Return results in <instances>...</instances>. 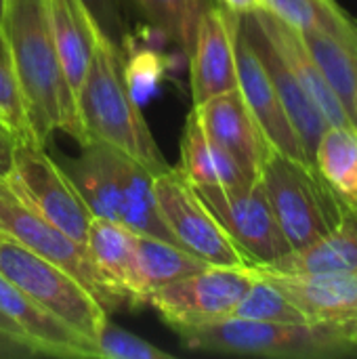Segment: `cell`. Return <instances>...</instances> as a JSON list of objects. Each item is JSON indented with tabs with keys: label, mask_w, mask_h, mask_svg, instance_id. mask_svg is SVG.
Segmentation results:
<instances>
[{
	"label": "cell",
	"mask_w": 357,
	"mask_h": 359,
	"mask_svg": "<svg viewBox=\"0 0 357 359\" xmlns=\"http://www.w3.org/2000/svg\"><path fill=\"white\" fill-rule=\"evenodd\" d=\"M42 351L23 337L0 332V359H27L40 358Z\"/></svg>",
	"instance_id": "cell-32"
},
{
	"label": "cell",
	"mask_w": 357,
	"mask_h": 359,
	"mask_svg": "<svg viewBox=\"0 0 357 359\" xmlns=\"http://www.w3.org/2000/svg\"><path fill=\"white\" fill-rule=\"evenodd\" d=\"M0 311L46 355L99 359L95 345L34 303L21 288L0 273Z\"/></svg>",
	"instance_id": "cell-17"
},
{
	"label": "cell",
	"mask_w": 357,
	"mask_h": 359,
	"mask_svg": "<svg viewBox=\"0 0 357 359\" xmlns=\"http://www.w3.org/2000/svg\"><path fill=\"white\" fill-rule=\"evenodd\" d=\"M255 271V269H252ZM255 282L238 303L231 316L261 322H282V324H311L309 318L267 278L255 271Z\"/></svg>",
	"instance_id": "cell-28"
},
{
	"label": "cell",
	"mask_w": 357,
	"mask_h": 359,
	"mask_svg": "<svg viewBox=\"0 0 357 359\" xmlns=\"http://www.w3.org/2000/svg\"><path fill=\"white\" fill-rule=\"evenodd\" d=\"M99 359H175L173 353L105 320L95 339Z\"/></svg>",
	"instance_id": "cell-30"
},
{
	"label": "cell",
	"mask_w": 357,
	"mask_h": 359,
	"mask_svg": "<svg viewBox=\"0 0 357 359\" xmlns=\"http://www.w3.org/2000/svg\"><path fill=\"white\" fill-rule=\"evenodd\" d=\"M290 276H322L357 271V204L345 215L339 227L318 242L290 250L271 265H257Z\"/></svg>",
	"instance_id": "cell-21"
},
{
	"label": "cell",
	"mask_w": 357,
	"mask_h": 359,
	"mask_svg": "<svg viewBox=\"0 0 357 359\" xmlns=\"http://www.w3.org/2000/svg\"><path fill=\"white\" fill-rule=\"evenodd\" d=\"M84 246L90 252L95 265L128 297L130 309L147 305L137 248V231L116 221L95 217L90 221Z\"/></svg>",
	"instance_id": "cell-18"
},
{
	"label": "cell",
	"mask_w": 357,
	"mask_h": 359,
	"mask_svg": "<svg viewBox=\"0 0 357 359\" xmlns=\"http://www.w3.org/2000/svg\"><path fill=\"white\" fill-rule=\"evenodd\" d=\"M250 267L276 284L311 324L335 326L357 341V271L290 276L257 265Z\"/></svg>",
	"instance_id": "cell-14"
},
{
	"label": "cell",
	"mask_w": 357,
	"mask_h": 359,
	"mask_svg": "<svg viewBox=\"0 0 357 359\" xmlns=\"http://www.w3.org/2000/svg\"><path fill=\"white\" fill-rule=\"evenodd\" d=\"M0 332H8V334H15V337H23V339H27V337H25V334H23V332H21V330H19V328H17L8 318L2 313V311H0ZM27 341H29V339H27ZM29 343H32V341H29ZM42 355H44V353H42Z\"/></svg>",
	"instance_id": "cell-35"
},
{
	"label": "cell",
	"mask_w": 357,
	"mask_h": 359,
	"mask_svg": "<svg viewBox=\"0 0 357 359\" xmlns=\"http://www.w3.org/2000/svg\"><path fill=\"white\" fill-rule=\"evenodd\" d=\"M191 351L274 359H337L357 355V341L335 326L282 324L227 316L177 332Z\"/></svg>",
	"instance_id": "cell-4"
},
{
	"label": "cell",
	"mask_w": 357,
	"mask_h": 359,
	"mask_svg": "<svg viewBox=\"0 0 357 359\" xmlns=\"http://www.w3.org/2000/svg\"><path fill=\"white\" fill-rule=\"evenodd\" d=\"M236 67H238V90L242 93L248 109L261 124L274 149L288 158L311 164L282 107V101L274 88V82L263 61L259 59L255 46L246 38L242 25H238V34H236Z\"/></svg>",
	"instance_id": "cell-15"
},
{
	"label": "cell",
	"mask_w": 357,
	"mask_h": 359,
	"mask_svg": "<svg viewBox=\"0 0 357 359\" xmlns=\"http://www.w3.org/2000/svg\"><path fill=\"white\" fill-rule=\"evenodd\" d=\"M137 248L147 299L154 290L208 267L206 261L198 259L189 250L154 236L137 233Z\"/></svg>",
	"instance_id": "cell-25"
},
{
	"label": "cell",
	"mask_w": 357,
	"mask_h": 359,
	"mask_svg": "<svg viewBox=\"0 0 357 359\" xmlns=\"http://www.w3.org/2000/svg\"><path fill=\"white\" fill-rule=\"evenodd\" d=\"M76 101L86 141L118 147L154 175L170 166L130 93L120 42L103 27L97 32L90 65Z\"/></svg>",
	"instance_id": "cell-2"
},
{
	"label": "cell",
	"mask_w": 357,
	"mask_h": 359,
	"mask_svg": "<svg viewBox=\"0 0 357 359\" xmlns=\"http://www.w3.org/2000/svg\"><path fill=\"white\" fill-rule=\"evenodd\" d=\"M255 278L250 265H208L194 276L154 290L147 305H151L175 332L204 326L231 316Z\"/></svg>",
	"instance_id": "cell-11"
},
{
	"label": "cell",
	"mask_w": 357,
	"mask_h": 359,
	"mask_svg": "<svg viewBox=\"0 0 357 359\" xmlns=\"http://www.w3.org/2000/svg\"><path fill=\"white\" fill-rule=\"evenodd\" d=\"M90 13L99 21V25L120 42L124 36V19H122V2L120 0H86Z\"/></svg>",
	"instance_id": "cell-31"
},
{
	"label": "cell",
	"mask_w": 357,
	"mask_h": 359,
	"mask_svg": "<svg viewBox=\"0 0 357 359\" xmlns=\"http://www.w3.org/2000/svg\"><path fill=\"white\" fill-rule=\"evenodd\" d=\"M57 162L76 185L93 217L109 219L137 233L177 244L156 206L154 172L133 156L101 141H86L80 156Z\"/></svg>",
	"instance_id": "cell-3"
},
{
	"label": "cell",
	"mask_w": 357,
	"mask_h": 359,
	"mask_svg": "<svg viewBox=\"0 0 357 359\" xmlns=\"http://www.w3.org/2000/svg\"><path fill=\"white\" fill-rule=\"evenodd\" d=\"M356 126H357V88H356Z\"/></svg>",
	"instance_id": "cell-37"
},
{
	"label": "cell",
	"mask_w": 357,
	"mask_h": 359,
	"mask_svg": "<svg viewBox=\"0 0 357 359\" xmlns=\"http://www.w3.org/2000/svg\"><path fill=\"white\" fill-rule=\"evenodd\" d=\"M219 4H223L236 15H246L263 8V0H219Z\"/></svg>",
	"instance_id": "cell-34"
},
{
	"label": "cell",
	"mask_w": 357,
	"mask_h": 359,
	"mask_svg": "<svg viewBox=\"0 0 357 359\" xmlns=\"http://www.w3.org/2000/svg\"><path fill=\"white\" fill-rule=\"evenodd\" d=\"M2 27L8 38L34 141L46 147L50 135L63 130L82 145L86 137L78 101L57 57L44 0H6Z\"/></svg>",
	"instance_id": "cell-1"
},
{
	"label": "cell",
	"mask_w": 357,
	"mask_h": 359,
	"mask_svg": "<svg viewBox=\"0 0 357 359\" xmlns=\"http://www.w3.org/2000/svg\"><path fill=\"white\" fill-rule=\"evenodd\" d=\"M309 55L318 63L322 76L339 97L341 105L356 124L357 88V48L345 40L322 29H299Z\"/></svg>",
	"instance_id": "cell-23"
},
{
	"label": "cell",
	"mask_w": 357,
	"mask_h": 359,
	"mask_svg": "<svg viewBox=\"0 0 357 359\" xmlns=\"http://www.w3.org/2000/svg\"><path fill=\"white\" fill-rule=\"evenodd\" d=\"M177 168L196 187L246 185L257 181L248 177L244 168L204 133L196 109H191L185 118V126L181 135V158Z\"/></svg>",
	"instance_id": "cell-22"
},
{
	"label": "cell",
	"mask_w": 357,
	"mask_h": 359,
	"mask_svg": "<svg viewBox=\"0 0 357 359\" xmlns=\"http://www.w3.org/2000/svg\"><path fill=\"white\" fill-rule=\"evenodd\" d=\"M240 15L223 4H208L189 53V84L194 105L238 88L236 34Z\"/></svg>",
	"instance_id": "cell-12"
},
{
	"label": "cell",
	"mask_w": 357,
	"mask_h": 359,
	"mask_svg": "<svg viewBox=\"0 0 357 359\" xmlns=\"http://www.w3.org/2000/svg\"><path fill=\"white\" fill-rule=\"evenodd\" d=\"M154 196L166 229L181 248L189 250L208 265H248L246 257L229 240L200 198L196 185H191L177 166H168L166 170L154 175Z\"/></svg>",
	"instance_id": "cell-9"
},
{
	"label": "cell",
	"mask_w": 357,
	"mask_h": 359,
	"mask_svg": "<svg viewBox=\"0 0 357 359\" xmlns=\"http://www.w3.org/2000/svg\"><path fill=\"white\" fill-rule=\"evenodd\" d=\"M204 133L225 149L248 177L259 179L263 164L276 151L238 88L194 105Z\"/></svg>",
	"instance_id": "cell-13"
},
{
	"label": "cell",
	"mask_w": 357,
	"mask_h": 359,
	"mask_svg": "<svg viewBox=\"0 0 357 359\" xmlns=\"http://www.w3.org/2000/svg\"><path fill=\"white\" fill-rule=\"evenodd\" d=\"M240 25H242L246 38L250 40V44L255 46L259 59L263 61V65L274 82V88L282 101V107L303 145V151H305L307 160L314 164V154H316L318 141L330 124L326 122V118L322 116L318 105L311 101V97L303 88V84L297 80V76L290 72V67L284 63V59L271 44V40L265 36V32L252 17V13L240 15Z\"/></svg>",
	"instance_id": "cell-16"
},
{
	"label": "cell",
	"mask_w": 357,
	"mask_h": 359,
	"mask_svg": "<svg viewBox=\"0 0 357 359\" xmlns=\"http://www.w3.org/2000/svg\"><path fill=\"white\" fill-rule=\"evenodd\" d=\"M196 189L248 265H271L292 250L261 179L246 185H198Z\"/></svg>",
	"instance_id": "cell-10"
},
{
	"label": "cell",
	"mask_w": 357,
	"mask_h": 359,
	"mask_svg": "<svg viewBox=\"0 0 357 359\" xmlns=\"http://www.w3.org/2000/svg\"><path fill=\"white\" fill-rule=\"evenodd\" d=\"M130 4L154 29L179 46L187 57L208 0H120Z\"/></svg>",
	"instance_id": "cell-26"
},
{
	"label": "cell",
	"mask_w": 357,
	"mask_h": 359,
	"mask_svg": "<svg viewBox=\"0 0 357 359\" xmlns=\"http://www.w3.org/2000/svg\"><path fill=\"white\" fill-rule=\"evenodd\" d=\"M316 170L345 198L357 202V128L330 124L314 154Z\"/></svg>",
	"instance_id": "cell-24"
},
{
	"label": "cell",
	"mask_w": 357,
	"mask_h": 359,
	"mask_svg": "<svg viewBox=\"0 0 357 359\" xmlns=\"http://www.w3.org/2000/svg\"><path fill=\"white\" fill-rule=\"evenodd\" d=\"M276 221L292 250L305 248L335 227L356 206L311 164L274 151L259 175Z\"/></svg>",
	"instance_id": "cell-5"
},
{
	"label": "cell",
	"mask_w": 357,
	"mask_h": 359,
	"mask_svg": "<svg viewBox=\"0 0 357 359\" xmlns=\"http://www.w3.org/2000/svg\"><path fill=\"white\" fill-rule=\"evenodd\" d=\"M2 181L19 202L84 244L95 217L72 179L44 147L34 141H17L11 168Z\"/></svg>",
	"instance_id": "cell-8"
},
{
	"label": "cell",
	"mask_w": 357,
	"mask_h": 359,
	"mask_svg": "<svg viewBox=\"0 0 357 359\" xmlns=\"http://www.w3.org/2000/svg\"><path fill=\"white\" fill-rule=\"evenodd\" d=\"M44 8L57 57L74 95H78L101 25L90 13L86 0H44Z\"/></svg>",
	"instance_id": "cell-20"
},
{
	"label": "cell",
	"mask_w": 357,
	"mask_h": 359,
	"mask_svg": "<svg viewBox=\"0 0 357 359\" xmlns=\"http://www.w3.org/2000/svg\"><path fill=\"white\" fill-rule=\"evenodd\" d=\"M263 11H269L295 29H322L357 48V25L335 0H263Z\"/></svg>",
	"instance_id": "cell-27"
},
{
	"label": "cell",
	"mask_w": 357,
	"mask_h": 359,
	"mask_svg": "<svg viewBox=\"0 0 357 359\" xmlns=\"http://www.w3.org/2000/svg\"><path fill=\"white\" fill-rule=\"evenodd\" d=\"M4 13H6V0H0V23L4 19Z\"/></svg>",
	"instance_id": "cell-36"
},
{
	"label": "cell",
	"mask_w": 357,
	"mask_h": 359,
	"mask_svg": "<svg viewBox=\"0 0 357 359\" xmlns=\"http://www.w3.org/2000/svg\"><path fill=\"white\" fill-rule=\"evenodd\" d=\"M17 135L0 120V177L6 175V170L11 168L13 162V154L17 147Z\"/></svg>",
	"instance_id": "cell-33"
},
{
	"label": "cell",
	"mask_w": 357,
	"mask_h": 359,
	"mask_svg": "<svg viewBox=\"0 0 357 359\" xmlns=\"http://www.w3.org/2000/svg\"><path fill=\"white\" fill-rule=\"evenodd\" d=\"M0 273L44 311L95 345L109 316L74 276L6 238H0Z\"/></svg>",
	"instance_id": "cell-7"
},
{
	"label": "cell",
	"mask_w": 357,
	"mask_h": 359,
	"mask_svg": "<svg viewBox=\"0 0 357 359\" xmlns=\"http://www.w3.org/2000/svg\"><path fill=\"white\" fill-rule=\"evenodd\" d=\"M252 17L257 19V23L265 32V36L271 40V44L276 46V50L280 53L284 63L290 67V72L303 84V88L307 90L311 101L318 105V109L322 111L326 122L328 124H353L349 114L341 105L339 97L335 95V90L330 88V84L322 76L318 63L309 55L299 29H295L292 25H288L280 17H276V15H271L269 11H263V8L255 11Z\"/></svg>",
	"instance_id": "cell-19"
},
{
	"label": "cell",
	"mask_w": 357,
	"mask_h": 359,
	"mask_svg": "<svg viewBox=\"0 0 357 359\" xmlns=\"http://www.w3.org/2000/svg\"><path fill=\"white\" fill-rule=\"evenodd\" d=\"M0 238L55 263L74 276L109 313L130 307L128 297L95 265L86 246L19 202L0 177Z\"/></svg>",
	"instance_id": "cell-6"
},
{
	"label": "cell",
	"mask_w": 357,
	"mask_h": 359,
	"mask_svg": "<svg viewBox=\"0 0 357 359\" xmlns=\"http://www.w3.org/2000/svg\"><path fill=\"white\" fill-rule=\"evenodd\" d=\"M0 120L17 135L19 141H34L29 124H27V116H25L19 80L15 74L8 38H6L2 23H0Z\"/></svg>",
	"instance_id": "cell-29"
}]
</instances>
